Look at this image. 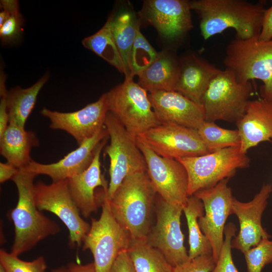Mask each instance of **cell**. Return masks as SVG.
I'll use <instances>...</instances> for the list:
<instances>
[{"instance_id": "6da1fadb", "label": "cell", "mask_w": 272, "mask_h": 272, "mask_svg": "<svg viewBox=\"0 0 272 272\" xmlns=\"http://www.w3.org/2000/svg\"><path fill=\"white\" fill-rule=\"evenodd\" d=\"M191 10L200 18V33L205 40L228 28L236 32V38L246 39L260 33L266 9L261 3L244 0H195Z\"/></svg>"}, {"instance_id": "7a4b0ae2", "label": "cell", "mask_w": 272, "mask_h": 272, "mask_svg": "<svg viewBox=\"0 0 272 272\" xmlns=\"http://www.w3.org/2000/svg\"><path fill=\"white\" fill-rule=\"evenodd\" d=\"M158 194L147 171L128 175L109 199L111 213L131 239L146 240L153 225Z\"/></svg>"}, {"instance_id": "3957f363", "label": "cell", "mask_w": 272, "mask_h": 272, "mask_svg": "<svg viewBox=\"0 0 272 272\" xmlns=\"http://www.w3.org/2000/svg\"><path fill=\"white\" fill-rule=\"evenodd\" d=\"M36 176L30 171L19 169L12 179L17 188L18 199L10 213L15 232L11 253L17 256L60 231L59 225L36 207L34 196V180Z\"/></svg>"}, {"instance_id": "277c9868", "label": "cell", "mask_w": 272, "mask_h": 272, "mask_svg": "<svg viewBox=\"0 0 272 272\" xmlns=\"http://www.w3.org/2000/svg\"><path fill=\"white\" fill-rule=\"evenodd\" d=\"M258 37L231 41L223 63L239 83L261 81V97L272 101V39L262 41Z\"/></svg>"}, {"instance_id": "5b68a950", "label": "cell", "mask_w": 272, "mask_h": 272, "mask_svg": "<svg viewBox=\"0 0 272 272\" xmlns=\"http://www.w3.org/2000/svg\"><path fill=\"white\" fill-rule=\"evenodd\" d=\"M101 207L99 219L92 218L90 228L83 241V249L89 250L93 256L95 272H110L119 253L127 250L131 237L115 220L110 210L107 191L96 193Z\"/></svg>"}, {"instance_id": "8992f818", "label": "cell", "mask_w": 272, "mask_h": 272, "mask_svg": "<svg viewBox=\"0 0 272 272\" xmlns=\"http://www.w3.org/2000/svg\"><path fill=\"white\" fill-rule=\"evenodd\" d=\"M253 94L250 82L239 83L231 71L221 70L211 80L201 99L205 120L236 123L244 115Z\"/></svg>"}, {"instance_id": "52a82bcc", "label": "cell", "mask_w": 272, "mask_h": 272, "mask_svg": "<svg viewBox=\"0 0 272 272\" xmlns=\"http://www.w3.org/2000/svg\"><path fill=\"white\" fill-rule=\"evenodd\" d=\"M185 167L188 178L187 193L213 187L234 176L238 169L249 167L250 159L240 146L229 147L207 154L177 159Z\"/></svg>"}, {"instance_id": "ba28073f", "label": "cell", "mask_w": 272, "mask_h": 272, "mask_svg": "<svg viewBox=\"0 0 272 272\" xmlns=\"http://www.w3.org/2000/svg\"><path fill=\"white\" fill-rule=\"evenodd\" d=\"M109 111L127 131L137 138L160 124L153 110L147 91L132 79L124 81L106 93Z\"/></svg>"}, {"instance_id": "9c48e42d", "label": "cell", "mask_w": 272, "mask_h": 272, "mask_svg": "<svg viewBox=\"0 0 272 272\" xmlns=\"http://www.w3.org/2000/svg\"><path fill=\"white\" fill-rule=\"evenodd\" d=\"M104 125L110 139V143L105 147L104 153L110 161L107 196L110 199L128 175L147 171V165L137 144V138L131 135L109 111Z\"/></svg>"}, {"instance_id": "30bf717a", "label": "cell", "mask_w": 272, "mask_h": 272, "mask_svg": "<svg viewBox=\"0 0 272 272\" xmlns=\"http://www.w3.org/2000/svg\"><path fill=\"white\" fill-rule=\"evenodd\" d=\"M34 200L40 211L55 215L69 231L71 247L81 245L90 228V225L81 217V213L70 192L68 179L47 184L38 181L34 184Z\"/></svg>"}, {"instance_id": "8fae6325", "label": "cell", "mask_w": 272, "mask_h": 272, "mask_svg": "<svg viewBox=\"0 0 272 272\" xmlns=\"http://www.w3.org/2000/svg\"><path fill=\"white\" fill-rule=\"evenodd\" d=\"M182 212V206L167 202L158 194L156 222L146 239V242L158 250L173 267L189 259L181 229Z\"/></svg>"}, {"instance_id": "7c38bea8", "label": "cell", "mask_w": 272, "mask_h": 272, "mask_svg": "<svg viewBox=\"0 0 272 272\" xmlns=\"http://www.w3.org/2000/svg\"><path fill=\"white\" fill-rule=\"evenodd\" d=\"M138 147L143 154L147 173L157 193L170 203L184 206L188 197V178L184 166L174 159L161 157L139 138Z\"/></svg>"}, {"instance_id": "4fadbf2b", "label": "cell", "mask_w": 272, "mask_h": 272, "mask_svg": "<svg viewBox=\"0 0 272 272\" xmlns=\"http://www.w3.org/2000/svg\"><path fill=\"white\" fill-rule=\"evenodd\" d=\"M159 156L170 159L198 156L211 152L197 129L173 123H160L139 136Z\"/></svg>"}, {"instance_id": "5bb4252c", "label": "cell", "mask_w": 272, "mask_h": 272, "mask_svg": "<svg viewBox=\"0 0 272 272\" xmlns=\"http://www.w3.org/2000/svg\"><path fill=\"white\" fill-rule=\"evenodd\" d=\"M229 179H224L213 187L200 189L193 195L203 204L205 213L198 222L203 234L210 242L212 256L216 262L223 243L226 220L231 213L234 197L228 186Z\"/></svg>"}, {"instance_id": "9a60e30c", "label": "cell", "mask_w": 272, "mask_h": 272, "mask_svg": "<svg viewBox=\"0 0 272 272\" xmlns=\"http://www.w3.org/2000/svg\"><path fill=\"white\" fill-rule=\"evenodd\" d=\"M108 112V100L105 93L96 102L77 111L61 112L44 108L40 113L50 120V128L66 131L79 146L105 127Z\"/></svg>"}, {"instance_id": "2e32d148", "label": "cell", "mask_w": 272, "mask_h": 272, "mask_svg": "<svg viewBox=\"0 0 272 272\" xmlns=\"http://www.w3.org/2000/svg\"><path fill=\"white\" fill-rule=\"evenodd\" d=\"M271 191V184H263L248 202H241L233 198L231 213L238 218L240 228L238 235L232 240V248L244 253L257 245L262 239L270 238V235L262 227L261 218Z\"/></svg>"}, {"instance_id": "e0dca14e", "label": "cell", "mask_w": 272, "mask_h": 272, "mask_svg": "<svg viewBox=\"0 0 272 272\" xmlns=\"http://www.w3.org/2000/svg\"><path fill=\"white\" fill-rule=\"evenodd\" d=\"M190 10L187 1L149 0L145 2L143 15L162 37L176 40L193 27Z\"/></svg>"}, {"instance_id": "ac0fdd59", "label": "cell", "mask_w": 272, "mask_h": 272, "mask_svg": "<svg viewBox=\"0 0 272 272\" xmlns=\"http://www.w3.org/2000/svg\"><path fill=\"white\" fill-rule=\"evenodd\" d=\"M148 96L160 123H173L197 129L205 121L202 105L177 91H153Z\"/></svg>"}, {"instance_id": "d6986e66", "label": "cell", "mask_w": 272, "mask_h": 272, "mask_svg": "<svg viewBox=\"0 0 272 272\" xmlns=\"http://www.w3.org/2000/svg\"><path fill=\"white\" fill-rule=\"evenodd\" d=\"M108 137L104 127L58 162L41 164L32 160L27 166L20 169L30 171L36 175H47L52 182L68 179L82 173L90 166L100 143Z\"/></svg>"}, {"instance_id": "ffe728a7", "label": "cell", "mask_w": 272, "mask_h": 272, "mask_svg": "<svg viewBox=\"0 0 272 272\" xmlns=\"http://www.w3.org/2000/svg\"><path fill=\"white\" fill-rule=\"evenodd\" d=\"M109 137L98 146L94 159L90 166L83 172L68 179L71 196L81 214L85 218L96 212L99 207L95 190L101 187L108 190V184L101 173L100 155Z\"/></svg>"}, {"instance_id": "44dd1931", "label": "cell", "mask_w": 272, "mask_h": 272, "mask_svg": "<svg viewBox=\"0 0 272 272\" xmlns=\"http://www.w3.org/2000/svg\"><path fill=\"white\" fill-rule=\"evenodd\" d=\"M240 149L247 151L263 142L272 141V101L264 98L249 100L245 112L236 123Z\"/></svg>"}, {"instance_id": "7402d4cb", "label": "cell", "mask_w": 272, "mask_h": 272, "mask_svg": "<svg viewBox=\"0 0 272 272\" xmlns=\"http://www.w3.org/2000/svg\"><path fill=\"white\" fill-rule=\"evenodd\" d=\"M179 61V75L175 91L201 104L209 83L221 70L193 54L184 56Z\"/></svg>"}, {"instance_id": "603a6c76", "label": "cell", "mask_w": 272, "mask_h": 272, "mask_svg": "<svg viewBox=\"0 0 272 272\" xmlns=\"http://www.w3.org/2000/svg\"><path fill=\"white\" fill-rule=\"evenodd\" d=\"M39 146L35 133L13 123L9 124L0 137V153L7 161L20 169L32 160L30 153L33 147Z\"/></svg>"}, {"instance_id": "cb8c5ba5", "label": "cell", "mask_w": 272, "mask_h": 272, "mask_svg": "<svg viewBox=\"0 0 272 272\" xmlns=\"http://www.w3.org/2000/svg\"><path fill=\"white\" fill-rule=\"evenodd\" d=\"M179 75V61L168 52L162 51L138 76V84L149 92L176 91Z\"/></svg>"}, {"instance_id": "d4e9b609", "label": "cell", "mask_w": 272, "mask_h": 272, "mask_svg": "<svg viewBox=\"0 0 272 272\" xmlns=\"http://www.w3.org/2000/svg\"><path fill=\"white\" fill-rule=\"evenodd\" d=\"M120 53L125 79H132L130 69V55L140 26L131 10L123 8L107 20Z\"/></svg>"}, {"instance_id": "484cf974", "label": "cell", "mask_w": 272, "mask_h": 272, "mask_svg": "<svg viewBox=\"0 0 272 272\" xmlns=\"http://www.w3.org/2000/svg\"><path fill=\"white\" fill-rule=\"evenodd\" d=\"M49 78L45 75L31 87L12 88L7 95L9 122L25 127L26 122L33 109L38 94Z\"/></svg>"}, {"instance_id": "4316f807", "label": "cell", "mask_w": 272, "mask_h": 272, "mask_svg": "<svg viewBox=\"0 0 272 272\" xmlns=\"http://www.w3.org/2000/svg\"><path fill=\"white\" fill-rule=\"evenodd\" d=\"M188 229L189 259L202 255H212L210 241L203 234L198 220L204 215V207L201 200L194 195L189 196L183 206Z\"/></svg>"}, {"instance_id": "83f0119b", "label": "cell", "mask_w": 272, "mask_h": 272, "mask_svg": "<svg viewBox=\"0 0 272 272\" xmlns=\"http://www.w3.org/2000/svg\"><path fill=\"white\" fill-rule=\"evenodd\" d=\"M127 253L136 272H173L174 267L146 240L131 239Z\"/></svg>"}, {"instance_id": "f1b7e54d", "label": "cell", "mask_w": 272, "mask_h": 272, "mask_svg": "<svg viewBox=\"0 0 272 272\" xmlns=\"http://www.w3.org/2000/svg\"><path fill=\"white\" fill-rule=\"evenodd\" d=\"M82 44L124 74L122 59L107 21L96 33L84 38Z\"/></svg>"}, {"instance_id": "f546056e", "label": "cell", "mask_w": 272, "mask_h": 272, "mask_svg": "<svg viewBox=\"0 0 272 272\" xmlns=\"http://www.w3.org/2000/svg\"><path fill=\"white\" fill-rule=\"evenodd\" d=\"M197 130L201 139L211 152L240 145V138L237 129L223 128L214 121L205 120Z\"/></svg>"}, {"instance_id": "4dcf8cb0", "label": "cell", "mask_w": 272, "mask_h": 272, "mask_svg": "<svg viewBox=\"0 0 272 272\" xmlns=\"http://www.w3.org/2000/svg\"><path fill=\"white\" fill-rule=\"evenodd\" d=\"M157 52L139 29L130 55L131 76H139L156 58Z\"/></svg>"}, {"instance_id": "1f68e13d", "label": "cell", "mask_w": 272, "mask_h": 272, "mask_svg": "<svg viewBox=\"0 0 272 272\" xmlns=\"http://www.w3.org/2000/svg\"><path fill=\"white\" fill-rule=\"evenodd\" d=\"M18 256L1 249L0 265L6 272H45L47 268L45 258L42 256L30 261L22 260Z\"/></svg>"}, {"instance_id": "d6a6232c", "label": "cell", "mask_w": 272, "mask_h": 272, "mask_svg": "<svg viewBox=\"0 0 272 272\" xmlns=\"http://www.w3.org/2000/svg\"><path fill=\"white\" fill-rule=\"evenodd\" d=\"M269 239H262L243 253L248 272H261L266 265L272 262V240Z\"/></svg>"}, {"instance_id": "836d02e7", "label": "cell", "mask_w": 272, "mask_h": 272, "mask_svg": "<svg viewBox=\"0 0 272 272\" xmlns=\"http://www.w3.org/2000/svg\"><path fill=\"white\" fill-rule=\"evenodd\" d=\"M237 231L235 225L229 223L224 230V243L215 266L211 272H238L233 260L231 241Z\"/></svg>"}, {"instance_id": "e575fe53", "label": "cell", "mask_w": 272, "mask_h": 272, "mask_svg": "<svg viewBox=\"0 0 272 272\" xmlns=\"http://www.w3.org/2000/svg\"><path fill=\"white\" fill-rule=\"evenodd\" d=\"M215 264L212 255H202L174 267L173 272H211Z\"/></svg>"}, {"instance_id": "d590c367", "label": "cell", "mask_w": 272, "mask_h": 272, "mask_svg": "<svg viewBox=\"0 0 272 272\" xmlns=\"http://www.w3.org/2000/svg\"><path fill=\"white\" fill-rule=\"evenodd\" d=\"M8 12L10 17L0 27V37L2 41L5 42L14 41L18 38L23 22L19 10Z\"/></svg>"}, {"instance_id": "8d00e7d4", "label": "cell", "mask_w": 272, "mask_h": 272, "mask_svg": "<svg viewBox=\"0 0 272 272\" xmlns=\"http://www.w3.org/2000/svg\"><path fill=\"white\" fill-rule=\"evenodd\" d=\"M6 75L1 71L0 75V137L4 132L9 122L7 105L8 91L6 86Z\"/></svg>"}, {"instance_id": "74e56055", "label": "cell", "mask_w": 272, "mask_h": 272, "mask_svg": "<svg viewBox=\"0 0 272 272\" xmlns=\"http://www.w3.org/2000/svg\"><path fill=\"white\" fill-rule=\"evenodd\" d=\"M110 272H136L127 250H122L119 253Z\"/></svg>"}, {"instance_id": "f35d334b", "label": "cell", "mask_w": 272, "mask_h": 272, "mask_svg": "<svg viewBox=\"0 0 272 272\" xmlns=\"http://www.w3.org/2000/svg\"><path fill=\"white\" fill-rule=\"evenodd\" d=\"M258 39L262 41L272 39V4L269 8L265 10Z\"/></svg>"}, {"instance_id": "ab89813d", "label": "cell", "mask_w": 272, "mask_h": 272, "mask_svg": "<svg viewBox=\"0 0 272 272\" xmlns=\"http://www.w3.org/2000/svg\"><path fill=\"white\" fill-rule=\"evenodd\" d=\"M19 169L12 164L7 163H0V182L3 183L6 181L12 179L17 173Z\"/></svg>"}, {"instance_id": "60d3db41", "label": "cell", "mask_w": 272, "mask_h": 272, "mask_svg": "<svg viewBox=\"0 0 272 272\" xmlns=\"http://www.w3.org/2000/svg\"><path fill=\"white\" fill-rule=\"evenodd\" d=\"M67 267L71 272H95L93 262L83 265L72 262L69 264Z\"/></svg>"}, {"instance_id": "b9f144b4", "label": "cell", "mask_w": 272, "mask_h": 272, "mask_svg": "<svg viewBox=\"0 0 272 272\" xmlns=\"http://www.w3.org/2000/svg\"><path fill=\"white\" fill-rule=\"evenodd\" d=\"M10 15L6 11L3 10L0 13V27L9 18Z\"/></svg>"}, {"instance_id": "7bdbcfd3", "label": "cell", "mask_w": 272, "mask_h": 272, "mask_svg": "<svg viewBox=\"0 0 272 272\" xmlns=\"http://www.w3.org/2000/svg\"><path fill=\"white\" fill-rule=\"evenodd\" d=\"M51 272H71L69 268L64 266H61L55 269H53Z\"/></svg>"}, {"instance_id": "ee69618b", "label": "cell", "mask_w": 272, "mask_h": 272, "mask_svg": "<svg viewBox=\"0 0 272 272\" xmlns=\"http://www.w3.org/2000/svg\"><path fill=\"white\" fill-rule=\"evenodd\" d=\"M0 272H6L3 267L0 265Z\"/></svg>"}]
</instances>
